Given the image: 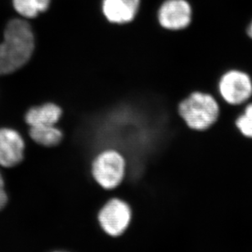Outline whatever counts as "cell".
Masks as SVG:
<instances>
[{"mask_svg":"<svg viewBox=\"0 0 252 252\" xmlns=\"http://www.w3.org/2000/svg\"><path fill=\"white\" fill-rule=\"evenodd\" d=\"M31 138L44 147H54L61 143L63 133L55 126H34L30 128Z\"/></svg>","mask_w":252,"mask_h":252,"instance_id":"cell-10","label":"cell"},{"mask_svg":"<svg viewBox=\"0 0 252 252\" xmlns=\"http://www.w3.org/2000/svg\"><path fill=\"white\" fill-rule=\"evenodd\" d=\"M7 194L5 192L3 188H0V210L4 207L7 203Z\"/></svg>","mask_w":252,"mask_h":252,"instance_id":"cell-13","label":"cell"},{"mask_svg":"<svg viewBox=\"0 0 252 252\" xmlns=\"http://www.w3.org/2000/svg\"><path fill=\"white\" fill-rule=\"evenodd\" d=\"M4 187V183H3V180H2V175L0 174V188Z\"/></svg>","mask_w":252,"mask_h":252,"instance_id":"cell-15","label":"cell"},{"mask_svg":"<svg viewBox=\"0 0 252 252\" xmlns=\"http://www.w3.org/2000/svg\"><path fill=\"white\" fill-rule=\"evenodd\" d=\"M140 2V0H102V13L111 23L126 24L135 18Z\"/></svg>","mask_w":252,"mask_h":252,"instance_id":"cell-8","label":"cell"},{"mask_svg":"<svg viewBox=\"0 0 252 252\" xmlns=\"http://www.w3.org/2000/svg\"><path fill=\"white\" fill-rule=\"evenodd\" d=\"M92 172L95 180L103 189H115L124 179L126 173L124 157L113 149L103 151L94 160Z\"/></svg>","mask_w":252,"mask_h":252,"instance_id":"cell-3","label":"cell"},{"mask_svg":"<svg viewBox=\"0 0 252 252\" xmlns=\"http://www.w3.org/2000/svg\"><path fill=\"white\" fill-rule=\"evenodd\" d=\"M51 0H12L14 9L26 18H34L49 9Z\"/></svg>","mask_w":252,"mask_h":252,"instance_id":"cell-11","label":"cell"},{"mask_svg":"<svg viewBox=\"0 0 252 252\" xmlns=\"http://www.w3.org/2000/svg\"><path fill=\"white\" fill-rule=\"evenodd\" d=\"M236 126L247 138H252V103L248 104L236 121Z\"/></svg>","mask_w":252,"mask_h":252,"instance_id":"cell-12","label":"cell"},{"mask_svg":"<svg viewBox=\"0 0 252 252\" xmlns=\"http://www.w3.org/2000/svg\"><path fill=\"white\" fill-rule=\"evenodd\" d=\"M219 90L221 97L228 104H242L252 97V80L247 73L229 70L220 78Z\"/></svg>","mask_w":252,"mask_h":252,"instance_id":"cell-4","label":"cell"},{"mask_svg":"<svg viewBox=\"0 0 252 252\" xmlns=\"http://www.w3.org/2000/svg\"><path fill=\"white\" fill-rule=\"evenodd\" d=\"M248 34L249 36L251 37L252 39V22L251 23L250 26H249V27H248Z\"/></svg>","mask_w":252,"mask_h":252,"instance_id":"cell-14","label":"cell"},{"mask_svg":"<svg viewBox=\"0 0 252 252\" xmlns=\"http://www.w3.org/2000/svg\"><path fill=\"white\" fill-rule=\"evenodd\" d=\"M61 107L54 103H46L39 107H32L26 115V122L31 127L55 126L61 119Z\"/></svg>","mask_w":252,"mask_h":252,"instance_id":"cell-9","label":"cell"},{"mask_svg":"<svg viewBox=\"0 0 252 252\" xmlns=\"http://www.w3.org/2000/svg\"></svg>","mask_w":252,"mask_h":252,"instance_id":"cell-16","label":"cell"},{"mask_svg":"<svg viewBox=\"0 0 252 252\" xmlns=\"http://www.w3.org/2000/svg\"><path fill=\"white\" fill-rule=\"evenodd\" d=\"M179 113L189 128L206 130L217 122L220 107L211 94L194 92L180 102Z\"/></svg>","mask_w":252,"mask_h":252,"instance_id":"cell-2","label":"cell"},{"mask_svg":"<svg viewBox=\"0 0 252 252\" xmlns=\"http://www.w3.org/2000/svg\"><path fill=\"white\" fill-rule=\"evenodd\" d=\"M191 14L187 0H165L158 11V21L165 29L180 31L190 25Z\"/></svg>","mask_w":252,"mask_h":252,"instance_id":"cell-6","label":"cell"},{"mask_svg":"<svg viewBox=\"0 0 252 252\" xmlns=\"http://www.w3.org/2000/svg\"><path fill=\"white\" fill-rule=\"evenodd\" d=\"M25 143L22 136L11 128H0V165L12 167L23 159Z\"/></svg>","mask_w":252,"mask_h":252,"instance_id":"cell-7","label":"cell"},{"mask_svg":"<svg viewBox=\"0 0 252 252\" xmlns=\"http://www.w3.org/2000/svg\"><path fill=\"white\" fill-rule=\"evenodd\" d=\"M98 219L100 224L107 234L117 237L124 233L129 224L130 208L125 201L112 199L101 210Z\"/></svg>","mask_w":252,"mask_h":252,"instance_id":"cell-5","label":"cell"},{"mask_svg":"<svg viewBox=\"0 0 252 252\" xmlns=\"http://www.w3.org/2000/svg\"><path fill=\"white\" fill-rule=\"evenodd\" d=\"M34 49V34L28 22L10 21L0 43V75L14 72L29 61Z\"/></svg>","mask_w":252,"mask_h":252,"instance_id":"cell-1","label":"cell"}]
</instances>
